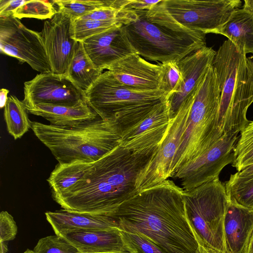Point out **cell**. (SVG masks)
<instances>
[{
  "label": "cell",
  "mask_w": 253,
  "mask_h": 253,
  "mask_svg": "<svg viewBox=\"0 0 253 253\" xmlns=\"http://www.w3.org/2000/svg\"><path fill=\"white\" fill-rule=\"evenodd\" d=\"M26 1L25 0H0V18L13 16L14 12Z\"/></svg>",
  "instance_id": "cell-36"
},
{
  "label": "cell",
  "mask_w": 253,
  "mask_h": 253,
  "mask_svg": "<svg viewBox=\"0 0 253 253\" xmlns=\"http://www.w3.org/2000/svg\"><path fill=\"white\" fill-rule=\"evenodd\" d=\"M9 90L5 88H1L0 90V107L4 108L8 99L7 94Z\"/></svg>",
  "instance_id": "cell-38"
},
{
  "label": "cell",
  "mask_w": 253,
  "mask_h": 253,
  "mask_svg": "<svg viewBox=\"0 0 253 253\" xmlns=\"http://www.w3.org/2000/svg\"><path fill=\"white\" fill-rule=\"evenodd\" d=\"M26 109L30 114L42 117L49 124L60 126L77 125L98 116L85 101L74 106L41 104Z\"/></svg>",
  "instance_id": "cell-22"
},
{
  "label": "cell",
  "mask_w": 253,
  "mask_h": 253,
  "mask_svg": "<svg viewBox=\"0 0 253 253\" xmlns=\"http://www.w3.org/2000/svg\"><path fill=\"white\" fill-rule=\"evenodd\" d=\"M146 11H136L137 19L122 27L135 53L161 63L179 62L186 56L206 46L205 34L200 32H178L169 30L148 20Z\"/></svg>",
  "instance_id": "cell-9"
},
{
  "label": "cell",
  "mask_w": 253,
  "mask_h": 253,
  "mask_svg": "<svg viewBox=\"0 0 253 253\" xmlns=\"http://www.w3.org/2000/svg\"><path fill=\"white\" fill-rule=\"evenodd\" d=\"M241 3L240 0H160L146 15L173 31L217 34Z\"/></svg>",
  "instance_id": "cell-8"
},
{
  "label": "cell",
  "mask_w": 253,
  "mask_h": 253,
  "mask_svg": "<svg viewBox=\"0 0 253 253\" xmlns=\"http://www.w3.org/2000/svg\"><path fill=\"white\" fill-rule=\"evenodd\" d=\"M215 53L211 47L206 46L178 62L183 81L178 90L167 99L170 120L174 117L183 101L212 64Z\"/></svg>",
  "instance_id": "cell-18"
},
{
  "label": "cell",
  "mask_w": 253,
  "mask_h": 253,
  "mask_svg": "<svg viewBox=\"0 0 253 253\" xmlns=\"http://www.w3.org/2000/svg\"><path fill=\"white\" fill-rule=\"evenodd\" d=\"M120 25L123 24L114 21L77 19L71 22L70 33L73 39L82 42L86 39Z\"/></svg>",
  "instance_id": "cell-28"
},
{
  "label": "cell",
  "mask_w": 253,
  "mask_h": 253,
  "mask_svg": "<svg viewBox=\"0 0 253 253\" xmlns=\"http://www.w3.org/2000/svg\"><path fill=\"white\" fill-rule=\"evenodd\" d=\"M240 135L233 149L232 166L237 172L253 164V121L240 131Z\"/></svg>",
  "instance_id": "cell-27"
},
{
  "label": "cell",
  "mask_w": 253,
  "mask_h": 253,
  "mask_svg": "<svg viewBox=\"0 0 253 253\" xmlns=\"http://www.w3.org/2000/svg\"><path fill=\"white\" fill-rule=\"evenodd\" d=\"M111 216L119 230L143 236L165 253H201L187 218L184 190L172 180L137 192Z\"/></svg>",
  "instance_id": "cell-2"
},
{
  "label": "cell",
  "mask_w": 253,
  "mask_h": 253,
  "mask_svg": "<svg viewBox=\"0 0 253 253\" xmlns=\"http://www.w3.org/2000/svg\"><path fill=\"white\" fill-rule=\"evenodd\" d=\"M188 221L201 253H227L224 219L229 201L219 177L190 190H184Z\"/></svg>",
  "instance_id": "cell-6"
},
{
  "label": "cell",
  "mask_w": 253,
  "mask_h": 253,
  "mask_svg": "<svg viewBox=\"0 0 253 253\" xmlns=\"http://www.w3.org/2000/svg\"><path fill=\"white\" fill-rule=\"evenodd\" d=\"M178 62L169 61L160 64L162 69L161 84L160 89L167 95V99L175 93L183 81Z\"/></svg>",
  "instance_id": "cell-31"
},
{
  "label": "cell",
  "mask_w": 253,
  "mask_h": 253,
  "mask_svg": "<svg viewBox=\"0 0 253 253\" xmlns=\"http://www.w3.org/2000/svg\"><path fill=\"white\" fill-rule=\"evenodd\" d=\"M0 49L40 73L51 72L41 33L28 28L13 16L0 18Z\"/></svg>",
  "instance_id": "cell-10"
},
{
  "label": "cell",
  "mask_w": 253,
  "mask_h": 253,
  "mask_svg": "<svg viewBox=\"0 0 253 253\" xmlns=\"http://www.w3.org/2000/svg\"><path fill=\"white\" fill-rule=\"evenodd\" d=\"M17 233V226L12 216L6 211L0 213V242L14 240Z\"/></svg>",
  "instance_id": "cell-34"
},
{
  "label": "cell",
  "mask_w": 253,
  "mask_h": 253,
  "mask_svg": "<svg viewBox=\"0 0 253 253\" xmlns=\"http://www.w3.org/2000/svg\"><path fill=\"white\" fill-rule=\"evenodd\" d=\"M71 19L59 12L44 21L42 32L51 73L67 75L78 42L71 36Z\"/></svg>",
  "instance_id": "cell-15"
},
{
  "label": "cell",
  "mask_w": 253,
  "mask_h": 253,
  "mask_svg": "<svg viewBox=\"0 0 253 253\" xmlns=\"http://www.w3.org/2000/svg\"><path fill=\"white\" fill-rule=\"evenodd\" d=\"M150 158L119 145L94 162L58 164L47 179L52 198L65 210L111 216L138 192L137 176Z\"/></svg>",
  "instance_id": "cell-1"
},
{
  "label": "cell",
  "mask_w": 253,
  "mask_h": 253,
  "mask_svg": "<svg viewBox=\"0 0 253 253\" xmlns=\"http://www.w3.org/2000/svg\"><path fill=\"white\" fill-rule=\"evenodd\" d=\"M107 70L118 82L133 89L145 91L160 90V64L151 63L135 53L114 62Z\"/></svg>",
  "instance_id": "cell-16"
},
{
  "label": "cell",
  "mask_w": 253,
  "mask_h": 253,
  "mask_svg": "<svg viewBox=\"0 0 253 253\" xmlns=\"http://www.w3.org/2000/svg\"><path fill=\"white\" fill-rule=\"evenodd\" d=\"M217 34L227 37L238 50L253 54V13L236 9Z\"/></svg>",
  "instance_id": "cell-23"
},
{
  "label": "cell",
  "mask_w": 253,
  "mask_h": 253,
  "mask_svg": "<svg viewBox=\"0 0 253 253\" xmlns=\"http://www.w3.org/2000/svg\"><path fill=\"white\" fill-rule=\"evenodd\" d=\"M220 90L212 64L185 99L189 103L187 124L172 166V175L205 149L214 129Z\"/></svg>",
  "instance_id": "cell-7"
},
{
  "label": "cell",
  "mask_w": 253,
  "mask_h": 253,
  "mask_svg": "<svg viewBox=\"0 0 253 253\" xmlns=\"http://www.w3.org/2000/svg\"><path fill=\"white\" fill-rule=\"evenodd\" d=\"M120 25L82 42L86 53L95 67L101 71L114 62L135 53Z\"/></svg>",
  "instance_id": "cell-17"
},
{
  "label": "cell",
  "mask_w": 253,
  "mask_h": 253,
  "mask_svg": "<svg viewBox=\"0 0 253 253\" xmlns=\"http://www.w3.org/2000/svg\"><path fill=\"white\" fill-rule=\"evenodd\" d=\"M242 8L253 13V0H245Z\"/></svg>",
  "instance_id": "cell-40"
},
{
  "label": "cell",
  "mask_w": 253,
  "mask_h": 253,
  "mask_svg": "<svg viewBox=\"0 0 253 253\" xmlns=\"http://www.w3.org/2000/svg\"><path fill=\"white\" fill-rule=\"evenodd\" d=\"M126 250L130 253H165L143 236L120 231Z\"/></svg>",
  "instance_id": "cell-33"
},
{
  "label": "cell",
  "mask_w": 253,
  "mask_h": 253,
  "mask_svg": "<svg viewBox=\"0 0 253 253\" xmlns=\"http://www.w3.org/2000/svg\"><path fill=\"white\" fill-rule=\"evenodd\" d=\"M85 102L103 119L116 121L122 131L134 125L157 104L167 99L161 90L133 89L118 82L109 71L103 73L84 91Z\"/></svg>",
  "instance_id": "cell-5"
},
{
  "label": "cell",
  "mask_w": 253,
  "mask_h": 253,
  "mask_svg": "<svg viewBox=\"0 0 253 253\" xmlns=\"http://www.w3.org/2000/svg\"><path fill=\"white\" fill-rule=\"evenodd\" d=\"M212 66L220 90L216 125L209 143L212 145L224 134L240 132L249 123V107L253 103V67L250 57L229 40L220 46Z\"/></svg>",
  "instance_id": "cell-3"
},
{
  "label": "cell",
  "mask_w": 253,
  "mask_h": 253,
  "mask_svg": "<svg viewBox=\"0 0 253 253\" xmlns=\"http://www.w3.org/2000/svg\"><path fill=\"white\" fill-rule=\"evenodd\" d=\"M237 172L240 176H248L253 175V164L248 166L240 171Z\"/></svg>",
  "instance_id": "cell-39"
},
{
  "label": "cell",
  "mask_w": 253,
  "mask_h": 253,
  "mask_svg": "<svg viewBox=\"0 0 253 253\" xmlns=\"http://www.w3.org/2000/svg\"><path fill=\"white\" fill-rule=\"evenodd\" d=\"M4 118L8 133L17 139L21 138L30 128L32 122L22 101L13 95L8 97L4 107Z\"/></svg>",
  "instance_id": "cell-25"
},
{
  "label": "cell",
  "mask_w": 253,
  "mask_h": 253,
  "mask_svg": "<svg viewBox=\"0 0 253 253\" xmlns=\"http://www.w3.org/2000/svg\"><path fill=\"white\" fill-rule=\"evenodd\" d=\"M95 67L86 53L82 42H78L67 76L81 90L90 87L103 73Z\"/></svg>",
  "instance_id": "cell-24"
},
{
  "label": "cell",
  "mask_w": 253,
  "mask_h": 253,
  "mask_svg": "<svg viewBox=\"0 0 253 253\" xmlns=\"http://www.w3.org/2000/svg\"><path fill=\"white\" fill-rule=\"evenodd\" d=\"M23 253H34L33 251L27 249L25 252H24Z\"/></svg>",
  "instance_id": "cell-42"
},
{
  "label": "cell",
  "mask_w": 253,
  "mask_h": 253,
  "mask_svg": "<svg viewBox=\"0 0 253 253\" xmlns=\"http://www.w3.org/2000/svg\"><path fill=\"white\" fill-rule=\"evenodd\" d=\"M250 59L251 60L252 64L253 67V56H252L250 57Z\"/></svg>",
  "instance_id": "cell-43"
},
{
  "label": "cell",
  "mask_w": 253,
  "mask_h": 253,
  "mask_svg": "<svg viewBox=\"0 0 253 253\" xmlns=\"http://www.w3.org/2000/svg\"><path fill=\"white\" fill-rule=\"evenodd\" d=\"M190 105L187 99L174 117L170 120L167 131L155 153L139 172L136 189L139 192L171 177L172 163L185 131Z\"/></svg>",
  "instance_id": "cell-11"
},
{
  "label": "cell",
  "mask_w": 253,
  "mask_h": 253,
  "mask_svg": "<svg viewBox=\"0 0 253 253\" xmlns=\"http://www.w3.org/2000/svg\"><path fill=\"white\" fill-rule=\"evenodd\" d=\"M224 186L230 203L253 210V175L240 176L236 172L230 175Z\"/></svg>",
  "instance_id": "cell-26"
},
{
  "label": "cell",
  "mask_w": 253,
  "mask_h": 253,
  "mask_svg": "<svg viewBox=\"0 0 253 253\" xmlns=\"http://www.w3.org/2000/svg\"><path fill=\"white\" fill-rule=\"evenodd\" d=\"M24 84L22 102L26 108L41 104L74 106L85 101L84 91L67 75L40 73Z\"/></svg>",
  "instance_id": "cell-13"
},
{
  "label": "cell",
  "mask_w": 253,
  "mask_h": 253,
  "mask_svg": "<svg viewBox=\"0 0 253 253\" xmlns=\"http://www.w3.org/2000/svg\"><path fill=\"white\" fill-rule=\"evenodd\" d=\"M52 1L53 4L57 6L58 11L68 15L72 21L96 9L104 6H111L112 0H53Z\"/></svg>",
  "instance_id": "cell-29"
},
{
  "label": "cell",
  "mask_w": 253,
  "mask_h": 253,
  "mask_svg": "<svg viewBox=\"0 0 253 253\" xmlns=\"http://www.w3.org/2000/svg\"><path fill=\"white\" fill-rule=\"evenodd\" d=\"M0 253H7L8 247L5 242H0Z\"/></svg>",
  "instance_id": "cell-41"
},
{
  "label": "cell",
  "mask_w": 253,
  "mask_h": 253,
  "mask_svg": "<svg viewBox=\"0 0 253 253\" xmlns=\"http://www.w3.org/2000/svg\"><path fill=\"white\" fill-rule=\"evenodd\" d=\"M224 228L227 253H242L253 229V210L229 202Z\"/></svg>",
  "instance_id": "cell-21"
},
{
  "label": "cell",
  "mask_w": 253,
  "mask_h": 253,
  "mask_svg": "<svg viewBox=\"0 0 253 253\" xmlns=\"http://www.w3.org/2000/svg\"><path fill=\"white\" fill-rule=\"evenodd\" d=\"M169 122L166 99L140 121L123 131L120 145L134 154L151 157L163 140Z\"/></svg>",
  "instance_id": "cell-14"
},
{
  "label": "cell",
  "mask_w": 253,
  "mask_h": 253,
  "mask_svg": "<svg viewBox=\"0 0 253 253\" xmlns=\"http://www.w3.org/2000/svg\"><path fill=\"white\" fill-rule=\"evenodd\" d=\"M82 253L127 252L119 230L71 231L60 235Z\"/></svg>",
  "instance_id": "cell-20"
},
{
  "label": "cell",
  "mask_w": 253,
  "mask_h": 253,
  "mask_svg": "<svg viewBox=\"0 0 253 253\" xmlns=\"http://www.w3.org/2000/svg\"><path fill=\"white\" fill-rule=\"evenodd\" d=\"M160 0H113V6L117 9L136 11L148 10L158 3Z\"/></svg>",
  "instance_id": "cell-35"
},
{
  "label": "cell",
  "mask_w": 253,
  "mask_h": 253,
  "mask_svg": "<svg viewBox=\"0 0 253 253\" xmlns=\"http://www.w3.org/2000/svg\"><path fill=\"white\" fill-rule=\"evenodd\" d=\"M31 129L59 164L95 161L120 145L122 133L115 120L99 116L72 126L32 122Z\"/></svg>",
  "instance_id": "cell-4"
},
{
  "label": "cell",
  "mask_w": 253,
  "mask_h": 253,
  "mask_svg": "<svg viewBox=\"0 0 253 253\" xmlns=\"http://www.w3.org/2000/svg\"><path fill=\"white\" fill-rule=\"evenodd\" d=\"M34 253H82L60 236H48L40 239L33 250Z\"/></svg>",
  "instance_id": "cell-32"
},
{
  "label": "cell",
  "mask_w": 253,
  "mask_h": 253,
  "mask_svg": "<svg viewBox=\"0 0 253 253\" xmlns=\"http://www.w3.org/2000/svg\"><path fill=\"white\" fill-rule=\"evenodd\" d=\"M47 221L56 235L71 231L91 230H119L117 220L112 216L69 211H47Z\"/></svg>",
  "instance_id": "cell-19"
},
{
  "label": "cell",
  "mask_w": 253,
  "mask_h": 253,
  "mask_svg": "<svg viewBox=\"0 0 253 253\" xmlns=\"http://www.w3.org/2000/svg\"><path fill=\"white\" fill-rule=\"evenodd\" d=\"M53 5L52 1L27 0L14 12L13 16L18 19L23 18L49 19L57 12Z\"/></svg>",
  "instance_id": "cell-30"
},
{
  "label": "cell",
  "mask_w": 253,
  "mask_h": 253,
  "mask_svg": "<svg viewBox=\"0 0 253 253\" xmlns=\"http://www.w3.org/2000/svg\"></svg>",
  "instance_id": "cell-45"
},
{
  "label": "cell",
  "mask_w": 253,
  "mask_h": 253,
  "mask_svg": "<svg viewBox=\"0 0 253 253\" xmlns=\"http://www.w3.org/2000/svg\"><path fill=\"white\" fill-rule=\"evenodd\" d=\"M130 253L128 252H126L123 253Z\"/></svg>",
  "instance_id": "cell-44"
},
{
  "label": "cell",
  "mask_w": 253,
  "mask_h": 253,
  "mask_svg": "<svg viewBox=\"0 0 253 253\" xmlns=\"http://www.w3.org/2000/svg\"><path fill=\"white\" fill-rule=\"evenodd\" d=\"M242 253H253V229L248 239Z\"/></svg>",
  "instance_id": "cell-37"
},
{
  "label": "cell",
  "mask_w": 253,
  "mask_h": 253,
  "mask_svg": "<svg viewBox=\"0 0 253 253\" xmlns=\"http://www.w3.org/2000/svg\"><path fill=\"white\" fill-rule=\"evenodd\" d=\"M239 132L224 134L217 141L181 166L171 176L184 190H190L219 177L222 169L233 160V149Z\"/></svg>",
  "instance_id": "cell-12"
}]
</instances>
